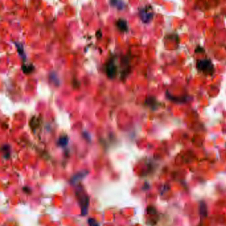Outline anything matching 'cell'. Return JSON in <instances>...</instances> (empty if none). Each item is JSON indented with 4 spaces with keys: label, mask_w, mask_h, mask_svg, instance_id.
Wrapping results in <instances>:
<instances>
[{
    "label": "cell",
    "mask_w": 226,
    "mask_h": 226,
    "mask_svg": "<svg viewBox=\"0 0 226 226\" xmlns=\"http://www.w3.org/2000/svg\"><path fill=\"white\" fill-rule=\"evenodd\" d=\"M196 68L200 73L206 75H211L214 73V64L209 59L199 60L196 63Z\"/></svg>",
    "instance_id": "obj_1"
},
{
    "label": "cell",
    "mask_w": 226,
    "mask_h": 226,
    "mask_svg": "<svg viewBox=\"0 0 226 226\" xmlns=\"http://www.w3.org/2000/svg\"><path fill=\"white\" fill-rule=\"evenodd\" d=\"M139 16L143 22L147 23L152 19L153 17V11L150 6H147L141 9L139 11Z\"/></svg>",
    "instance_id": "obj_2"
},
{
    "label": "cell",
    "mask_w": 226,
    "mask_h": 226,
    "mask_svg": "<svg viewBox=\"0 0 226 226\" xmlns=\"http://www.w3.org/2000/svg\"><path fill=\"white\" fill-rule=\"evenodd\" d=\"M106 73L108 76L110 78H113L115 76V74L117 73V66L112 61L107 64Z\"/></svg>",
    "instance_id": "obj_3"
},
{
    "label": "cell",
    "mask_w": 226,
    "mask_h": 226,
    "mask_svg": "<svg viewBox=\"0 0 226 226\" xmlns=\"http://www.w3.org/2000/svg\"><path fill=\"white\" fill-rule=\"evenodd\" d=\"M116 25H117L118 29H120V31H126L127 30V23L125 20L120 19L117 21Z\"/></svg>",
    "instance_id": "obj_4"
},
{
    "label": "cell",
    "mask_w": 226,
    "mask_h": 226,
    "mask_svg": "<svg viewBox=\"0 0 226 226\" xmlns=\"http://www.w3.org/2000/svg\"><path fill=\"white\" fill-rule=\"evenodd\" d=\"M39 123H40V122H39V118L33 117L31 118V121H30V126H31V129H35V128H37L38 127Z\"/></svg>",
    "instance_id": "obj_5"
},
{
    "label": "cell",
    "mask_w": 226,
    "mask_h": 226,
    "mask_svg": "<svg viewBox=\"0 0 226 226\" xmlns=\"http://www.w3.org/2000/svg\"><path fill=\"white\" fill-rule=\"evenodd\" d=\"M32 68H33V66H32V65H31V64L23 65V66H22L23 71L26 74H29L30 73H31V71L32 70Z\"/></svg>",
    "instance_id": "obj_6"
},
{
    "label": "cell",
    "mask_w": 226,
    "mask_h": 226,
    "mask_svg": "<svg viewBox=\"0 0 226 226\" xmlns=\"http://www.w3.org/2000/svg\"><path fill=\"white\" fill-rule=\"evenodd\" d=\"M68 138H67V137L63 136V137H61L59 139V143L60 145L64 146V145H66L67 143H68Z\"/></svg>",
    "instance_id": "obj_7"
}]
</instances>
